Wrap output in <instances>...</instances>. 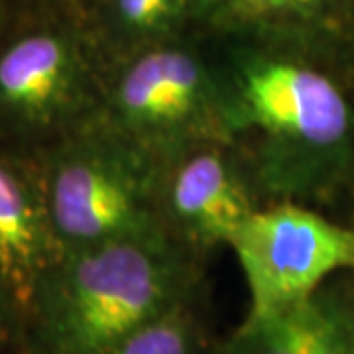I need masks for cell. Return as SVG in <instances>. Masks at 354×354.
I'll use <instances>...</instances> for the list:
<instances>
[{"mask_svg":"<svg viewBox=\"0 0 354 354\" xmlns=\"http://www.w3.org/2000/svg\"><path fill=\"white\" fill-rule=\"evenodd\" d=\"M193 258L160 223L65 250L26 304L28 354H102L187 301Z\"/></svg>","mask_w":354,"mask_h":354,"instance_id":"7a4b0ae2","label":"cell"},{"mask_svg":"<svg viewBox=\"0 0 354 354\" xmlns=\"http://www.w3.org/2000/svg\"><path fill=\"white\" fill-rule=\"evenodd\" d=\"M195 323L183 301L102 354H195Z\"/></svg>","mask_w":354,"mask_h":354,"instance_id":"8fae6325","label":"cell"},{"mask_svg":"<svg viewBox=\"0 0 354 354\" xmlns=\"http://www.w3.org/2000/svg\"><path fill=\"white\" fill-rule=\"evenodd\" d=\"M193 2V18L197 30H205L209 22L227 6L230 0H191Z\"/></svg>","mask_w":354,"mask_h":354,"instance_id":"5bb4252c","label":"cell"},{"mask_svg":"<svg viewBox=\"0 0 354 354\" xmlns=\"http://www.w3.org/2000/svg\"><path fill=\"white\" fill-rule=\"evenodd\" d=\"M228 246L248 283L250 315L304 304L330 274L354 268V228L301 203L260 205Z\"/></svg>","mask_w":354,"mask_h":354,"instance_id":"8992f818","label":"cell"},{"mask_svg":"<svg viewBox=\"0 0 354 354\" xmlns=\"http://www.w3.org/2000/svg\"><path fill=\"white\" fill-rule=\"evenodd\" d=\"M348 337H351V353L354 354V330L353 333H348Z\"/></svg>","mask_w":354,"mask_h":354,"instance_id":"2e32d148","label":"cell"},{"mask_svg":"<svg viewBox=\"0 0 354 354\" xmlns=\"http://www.w3.org/2000/svg\"><path fill=\"white\" fill-rule=\"evenodd\" d=\"M73 2H77V4H79V0H73Z\"/></svg>","mask_w":354,"mask_h":354,"instance_id":"e0dca14e","label":"cell"},{"mask_svg":"<svg viewBox=\"0 0 354 354\" xmlns=\"http://www.w3.org/2000/svg\"><path fill=\"white\" fill-rule=\"evenodd\" d=\"M262 203L225 140H201L160 160V225L193 254L230 244Z\"/></svg>","mask_w":354,"mask_h":354,"instance_id":"52a82bcc","label":"cell"},{"mask_svg":"<svg viewBox=\"0 0 354 354\" xmlns=\"http://www.w3.org/2000/svg\"><path fill=\"white\" fill-rule=\"evenodd\" d=\"M0 354H28L26 309L0 279Z\"/></svg>","mask_w":354,"mask_h":354,"instance_id":"4fadbf2b","label":"cell"},{"mask_svg":"<svg viewBox=\"0 0 354 354\" xmlns=\"http://www.w3.org/2000/svg\"><path fill=\"white\" fill-rule=\"evenodd\" d=\"M230 354H305L293 309L248 315L230 344Z\"/></svg>","mask_w":354,"mask_h":354,"instance_id":"7c38bea8","label":"cell"},{"mask_svg":"<svg viewBox=\"0 0 354 354\" xmlns=\"http://www.w3.org/2000/svg\"><path fill=\"white\" fill-rule=\"evenodd\" d=\"M34 158L62 252L160 223V160L97 118Z\"/></svg>","mask_w":354,"mask_h":354,"instance_id":"277c9868","label":"cell"},{"mask_svg":"<svg viewBox=\"0 0 354 354\" xmlns=\"http://www.w3.org/2000/svg\"><path fill=\"white\" fill-rule=\"evenodd\" d=\"M8 24H10V6L6 0H0V38L6 32Z\"/></svg>","mask_w":354,"mask_h":354,"instance_id":"9a60e30c","label":"cell"},{"mask_svg":"<svg viewBox=\"0 0 354 354\" xmlns=\"http://www.w3.org/2000/svg\"><path fill=\"white\" fill-rule=\"evenodd\" d=\"M209 34V32H207ZM227 142L262 205L299 203L348 152L354 113L288 34H213Z\"/></svg>","mask_w":354,"mask_h":354,"instance_id":"6da1fadb","label":"cell"},{"mask_svg":"<svg viewBox=\"0 0 354 354\" xmlns=\"http://www.w3.org/2000/svg\"><path fill=\"white\" fill-rule=\"evenodd\" d=\"M333 0H230L201 32L209 34H288L299 36L305 26Z\"/></svg>","mask_w":354,"mask_h":354,"instance_id":"30bf717a","label":"cell"},{"mask_svg":"<svg viewBox=\"0 0 354 354\" xmlns=\"http://www.w3.org/2000/svg\"><path fill=\"white\" fill-rule=\"evenodd\" d=\"M0 38V146L36 156L97 118L104 59L73 0H39Z\"/></svg>","mask_w":354,"mask_h":354,"instance_id":"3957f363","label":"cell"},{"mask_svg":"<svg viewBox=\"0 0 354 354\" xmlns=\"http://www.w3.org/2000/svg\"><path fill=\"white\" fill-rule=\"evenodd\" d=\"M195 32L104 67L97 120L158 160L193 142H227L215 51Z\"/></svg>","mask_w":354,"mask_h":354,"instance_id":"5b68a950","label":"cell"},{"mask_svg":"<svg viewBox=\"0 0 354 354\" xmlns=\"http://www.w3.org/2000/svg\"><path fill=\"white\" fill-rule=\"evenodd\" d=\"M59 254L36 158L0 146V279L24 309Z\"/></svg>","mask_w":354,"mask_h":354,"instance_id":"ba28073f","label":"cell"},{"mask_svg":"<svg viewBox=\"0 0 354 354\" xmlns=\"http://www.w3.org/2000/svg\"><path fill=\"white\" fill-rule=\"evenodd\" d=\"M104 64L197 30L191 0H79Z\"/></svg>","mask_w":354,"mask_h":354,"instance_id":"9c48e42d","label":"cell"}]
</instances>
